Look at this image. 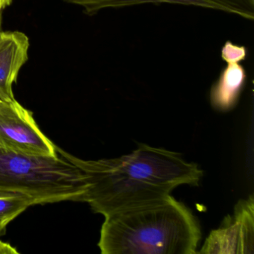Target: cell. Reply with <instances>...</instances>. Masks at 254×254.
Segmentation results:
<instances>
[{
  "mask_svg": "<svg viewBox=\"0 0 254 254\" xmlns=\"http://www.w3.org/2000/svg\"><path fill=\"white\" fill-rule=\"evenodd\" d=\"M200 238L191 209L171 195L105 216L98 246L102 254H194Z\"/></svg>",
  "mask_w": 254,
  "mask_h": 254,
  "instance_id": "cell-2",
  "label": "cell"
},
{
  "mask_svg": "<svg viewBox=\"0 0 254 254\" xmlns=\"http://www.w3.org/2000/svg\"><path fill=\"white\" fill-rule=\"evenodd\" d=\"M30 44L23 32L0 31V100L15 101L13 84L27 62Z\"/></svg>",
  "mask_w": 254,
  "mask_h": 254,
  "instance_id": "cell-7",
  "label": "cell"
},
{
  "mask_svg": "<svg viewBox=\"0 0 254 254\" xmlns=\"http://www.w3.org/2000/svg\"><path fill=\"white\" fill-rule=\"evenodd\" d=\"M58 154L79 168L90 187L86 201L104 217L165 200L181 185L196 187L203 172L181 154L139 144L130 154L111 159L85 160L56 145Z\"/></svg>",
  "mask_w": 254,
  "mask_h": 254,
  "instance_id": "cell-1",
  "label": "cell"
},
{
  "mask_svg": "<svg viewBox=\"0 0 254 254\" xmlns=\"http://www.w3.org/2000/svg\"><path fill=\"white\" fill-rule=\"evenodd\" d=\"M0 147L34 157H56V145L38 127L33 114L17 100H0Z\"/></svg>",
  "mask_w": 254,
  "mask_h": 254,
  "instance_id": "cell-4",
  "label": "cell"
},
{
  "mask_svg": "<svg viewBox=\"0 0 254 254\" xmlns=\"http://www.w3.org/2000/svg\"><path fill=\"white\" fill-rule=\"evenodd\" d=\"M247 49L242 46L235 45L227 41L221 50V58L227 63H239L245 60Z\"/></svg>",
  "mask_w": 254,
  "mask_h": 254,
  "instance_id": "cell-10",
  "label": "cell"
},
{
  "mask_svg": "<svg viewBox=\"0 0 254 254\" xmlns=\"http://www.w3.org/2000/svg\"><path fill=\"white\" fill-rule=\"evenodd\" d=\"M37 204L32 197L20 193L0 191V236L7 226L29 206Z\"/></svg>",
  "mask_w": 254,
  "mask_h": 254,
  "instance_id": "cell-9",
  "label": "cell"
},
{
  "mask_svg": "<svg viewBox=\"0 0 254 254\" xmlns=\"http://www.w3.org/2000/svg\"><path fill=\"white\" fill-rule=\"evenodd\" d=\"M246 81L245 68L239 63H227L209 94L211 105L219 112H228L239 102Z\"/></svg>",
  "mask_w": 254,
  "mask_h": 254,
  "instance_id": "cell-8",
  "label": "cell"
},
{
  "mask_svg": "<svg viewBox=\"0 0 254 254\" xmlns=\"http://www.w3.org/2000/svg\"><path fill=\"white\" fill-rule=\"evenodd\" d=\"M13 0H0V13L2 12L4 8L11 5Z\"/></svg>",
  "mask_w": 254,
  "mask_h": 254,
  "instance_id": "cell-12",
  "label": "cell"
},
{
  "mask_svg": "<svg viewBox=\"0 0 254 254\" xmlns=\"http://www.w3.org/2000/svg\"><path fill=\"white\" fill-rule=\"evenodd\" d=\"M78 5L89 15L108 8H121L145 4H175L193 5L216 10L239 16L247 20L254 19V0H63Z\"/></svg>",
  "mask_w": 254,
  "mask_h": 254,
  "instance_id": "cell-6",
  "label": "cell"
},
{
  "mask_svg": "<svg viewBox=\"0 0 254 254\" xmlns=\"http://www.w3.org/2000/svg\"><path fill=\"white\" fill-rule=\"evenodd\" d=\"M254 199L239 200L233 215L209 233L199 254H253L254 252Z\"/></svg>",
  "mask_w": 254,
  "mask_h": 254,
  "instance_id": "cell-5",
  "label": "cell"
},
{
  "mask_svg": "<svg viewBox=\"0 0 254 254\" xmlns=\"http://www.w3.org/2000/svg\"><path fill=\"white\" fill-rule=\"evenodd\" d=\"M89 187L85 174L59 154L34 157L0 147V191L26 194L46 204L85 202Z\"/></svg>",
  "mask_w": 254,
  "mask_h": 254,
  "instance_id": "cell-3",
  "label": "cell"
},
{
  "mask_svg": "<svg viewBox=\"0 0 254 254\" xmlns=\"http://www.w3.org/2000/svg\"><path fill=\"white\" fill-rule=\"evenodd\" d=\"M19 252L8 243L0 241V254H18Z\"/></svg>",
  "mask_w": 254,
  "mask_h": 254,
  "instance_id": "cell-11",
  "label": "cell"
}]
</instances>
